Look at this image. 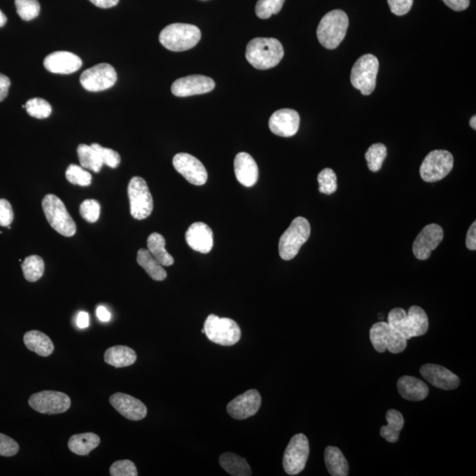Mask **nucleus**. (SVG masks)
Instances as JSON below:
<instances>
[{
	"label": "nucleus",
	"mask_w": 476,
	"mask_h": 476,
	"mask_svg": "<svg viewBox=\"0 0 476 476\" xmlns=\"http://www.w3.org/2000/svg\"><path fill=\"white\" fill-rule=\"evenodd\" d=\"M32 410L41 414H57L66 412L71 407V399L67 394L55 391H43L32 394L29 400Z\"/></svg>",
	"instance_id": "obj_13"
},
{
	"label": "nucleus",
	"mask_w": 476,
	"mask_h": 476,
	"mask_svg": "<svg viewBox=\"0 0 476 476\" xmlns=\"http://www.w3.org/2000/svg\"><path fill=\"white\" fill-rule=\"evenodd\" d=\"M203 331L210 342L220 346H233L241 338V329L236 321L214 314L206 318Z\"/></svg>",
	"instance_id": "obj_7"
},
{
	"label": "nucleus",
	"mask_w": 476,
	"mask_h": 476,
	"mask_svg": "<svg viewBox=\"0 0 476 476\" xmlns=\"http://www.w3.org/2000/svg\"><path fill=\"white\" fill-rule=\"evenodd\" d=\"M80 214L88 223H97L101 214L100 203L95 200H84L80 206Z\"/></svg>",
	"instance_id": "obj_42"
},
{
	"label": "nucleus",
	"mask_w": 476,
	"mask_h": 476,
	"mask_svg": "<svg viewBox=\"0 0 476 476\" xmlns=\"http://www.w3.org/2000/svg\"><path fill=\"white\" fill-rule=\"evenodd\" d=\"M300 125V115L291 108L275 111L270 119V128L274 134L281 137H292L297 134Z\"/></svg>",
	"instance_id": "obj_19"
},
{
	"label": "nucleus",
	"mask_w": 476,
	"mask_h": 476,
	"mask_svg": "<svg viewBox=\"0 0 476 476\" xmlns=\"http://www.w3.org/2000/svg\"><path fill=\"white\" fill-rule=\"evenodd\" d=\"M325 463L332 476L349 475V467L342 451L338 447H328L325 450Z\"/></svg>",
	"instance_id": "obj_28"
},
{
	"label": "nucleus",
	"mask_w": 476,
	"mask_h": 476,
	"mask_svg": "<svg viewBox=\"0 0 476 476\" xmlns=\"http://www.w3.org/2000/svg\"><path fill=\"white\" fill-rule=\"evenodd\" d=\"M6 22H8V18H6L5 13L0 10V28L5 26Z\"/></svg>",
	"instance_id": "obj_54"
},
{
	"label": "nucleus",
	"mask_w": 476,
	"mask_h": 476,
	"mask_svg": "<svg viewBox=\"0 0 476 476\" xmlns=\"http://www.w3.org/2000/svg\"><path fill=\"white\" fill-rule=\"evenodd\" d=\"M10 86H11V80L9 78L0 74V102L5 100L8 97Z\"/></svg>",
	"instance_id": "obj_50"
},
{
	"label": "nucleus",
	"mask_w": 476,
	"mask_h": 476,
	"mask_svg": "<svg viewBox=\"0 0 476 476\" xmlns=\"http://www.w3.org/2000/svg\"><path fill=\"white\" fill-rule=\"evenodd\" d=\"M246 56L248 62L256 69L267 70L281 62L284 49L277 39L257 37L248 43Z\"/></svg>",
	"instance_id": "obj_2"
},
{
	"label": "nucleus",
	"mask_w": 476,
	"mask_h": 476,
	"mask_svg": "<svg viewBox=\"0 0 476 476\" xmlns=\"http://www.w3.org/2000/svg\"><path fill=\"white\" fill-rule=\"evenodd\" d=\"M137 262L143 270L153 280L156 281H164L167 278V272L163 266L155 260L152 254L147 249L139 250L137 254Z\"/></svg>",
	"instance_id": "obj_32"
},
{
	"label": "nucleus",
	"mask_w": 476,
	"mask_h": 476,
	"mask_svg": "<svg viewBox=\"0 0 476 476\" xmlns=\"http://www.w3.org/2000/svg\"><path fill=\"white\" fill-rule=\"evenodd\" d=\"M13 220V211L8 200L0 199V226L8 227Z\"/></svg>",
	"instance_id": "obj_47"
},
{
	"label": "nucleus",
	"mask_w": 476,
	"mask_h": 476,
	"mask_svg": "<svg viewBox=\"0 0 476 476\" xmlns=\"http://www.w3.org/2000/svg\"><path fill=\"white\" fill-rule=\"evenodd\" d=\"M420 373L425 380L437 388L454 390L460 386L458 377L443 366L428 363L421 366Z\"/></svg>",
	"instance_id": "obj_21"
},
{
	"label": "nucleus",
	"mask_w": 476,
	"mask_h": 476,
	"mask_svg": "<svg viewBox=\"0 0 476 476\" xmlns=\"http://www.w3.org/2000/svg\"><path fill=\"white\" fill-rule=\"evenodd\" d=\"M391 12L398 16L407 15L412 8L414 0H387Z\"/></svg>",
	"instance_id": "obj_46"
},
{
	"label": "nucleus",
	"mask_w": 476,
	"mask_h": 476,
	"mask_svg": "<svg viewBox=\"0 0 476 476\" xmlns=\"http://www.w3.org/2000/svg\"><path fill=\"white\" fill-rule=\"evenodd\" d=\"M186 243L192 250L200 253H209L214 246V234L209 225L204 223H195L186 234Z\"/></svg>",
	"instance_id": "obj_23"
},
{
	"label": "nucleus",
	"mask_w": 476,
	"mask_h": 476,
	"mask_svg": "<svg viewBox=\"0 0 476 476\" xmlns=\"http://www.w3.org/2000/svg\"><path fill=\"white\" fill-rule=\"evenodd\" d=\"M470 127L475 130L476 129V117L474 115V117H472L470 119Z\"/></svg>",
	"instance_id": "obj_55"
},
{
	"label": "nucleus",
	"mask_w": 476,
	"mask_h": 476,
	"mask_svg": "<svg viewBox=\"0 0 476 476\" xmlns=\"http://www.w3.org/2000/svg\"><path fill=\"white\" fill-rule=\"evenodd\" d=\"M17 13L23 20H31L40 13V4L37 0H15Z\"/></svg>",
	"instance_id": "obj_40"
},
{
	"label": "nucleus",
	"mask_w": 476,
	"mask_h": 476,
	"mask_svg": "<svg viewBox=\"0 0 476 476\" xmlns=\"http://www.w3.org/2000/svg\"><path fill=\"white\" fill-rule=\"evenodd\" d=\"M46 69L52 74H70L76 73L83 66V60L69 52H55L48 55L43 61Z\"/></svg>",
	"instance_id": "obj_22"
},
{
	"label": "nucleus",
	"mask_w": 476,
	"mask_h": 476,
	"mask_svg": "<svg viewBox=\"0 0 476 476\" xmlns=\"http://www.w3.org/2000/svg\"><path fill=\"white\" fill-rule=\"evenodd\" d=\"M165 238L159 233H153L148 238V250L163 267L174 264V258L165 249Z\"/></svg>",
	"instance_id": "obj_33"
},
{
	"label": "nucleus",
	"mask_w": 476,
	"mask_h": 476,
	"mask_svg": "<svg viewBox=\"0 0 476 476\" xmlns=\"http://www.w3.org/2000/svg\"><path fill=\"white\" fill-rule=\"evenodd\" d=\"M25 108L29 115L39 119L49 118L52 111L50 104L42 98H32L29 100L25 104Z\"/></svg>",
	"instance_id": "obj_37"
},
{
	"label": "nucleus",
	"mask_w": 476,
	"mask_h": 476,
	"mask_svg": "<svg viewBox=\"0 0 476 476\" xmlns=\"http://www.w3.org/2000/svg\"><path fill=\"white\" fill-rule=\"evenodd\" d=\"M379 62L376 56L366 54L356 60L351 70L350 80L353 87L361 91L363 95L372 93L376 88Z\"/></svg>",
	"instance_id": "obj_8"
},
{
	"label": "nucleus",
	"mask_w": 476,
	"mask_h": 476,
	"mask_svg": "<svg viewBox=\"0 0 476 476\" xmlns=\"http://www.w3.org/2000/svg\"><path fill=\"white\" fill-rule=\"evenodd\" d=\"M370 340L374 349L379 353L388 350L390 353L399 354L407 348V340L386 322H377L372 326Z\"/></svg>",
	"instance_id": "obj_9"
},
{
	"label": "nucleus",
	"mask_w": 476,
	"mask_h": 476,
	"mask_svg": "<svg viewBox=\"0 0 476 476\" xmlns=\"http://www.w3.org/2000/svg\"><path fill=\"white\" fill-rule=\"evenodd\" d=\"M111 476H137L138 470L134 462L129 460L114 462L110 468Z\"/></svg>",
	"instance_id": "obj_43"
},
{
	"label": "nucleus",
	"mask_w": 476,
	"mask_h": 476,
	"mask_svg": "<svg viewBox=\"0 0 476 476\" xmlns=\"http://www.w3.org/2000/svg\"><path fill=\"white\" fill-rule=\"evenodd\" d=\"M97 316L102 322H108L111 321V312L108 311L104 306H98L97 309Z\"/></svg>",
	"instance_id": "obj_53"
},
{
	"label": "nucleus",
	"mask_w": 476,
	"mask_h": 476,
	"mask_svg": "<svg viewBox=\"0 0 476 476\" xmlns=\"http://www.w3.org/2000/svg\"><path fill=\"white\" fill-rule=\"evenodd\" d=\"M137 355L134 349L127 346H111L104 353V362L115 368H124L134 365Z\"/></svg>",
	"instance_id": "obj_27"
},
{
	"label": "nucleus",
	"mask_w": 476,
	"mask_h": 476,
	"mask_svg": "<svg viewBox=\"0 0 476 476\" xmlns=\"http://www.w3.org/2000/svg\"><path fill=\"white\" fill-rule=\"evenodd\" d=\"M111 406L121 416L131 421H141L148 414V409L142 401L128 394L117 393L110 397Z\"/></svg>",
	"instance_id": "obj_20"
},
{
	"label": "nucleus",
	"mask_w": 476,
	"mask_h": 476,
	"mask_svg": "<svg viewBox=\"0 0 476 476\" xmlns=\"http://www.w3.org/2000/svg\"><path fill=\"white\" fill-rule=\"evenodd\" d=\"M91 146L95 150L99 153L104 164H106L112 169L118 168V165L120 164V155H119L118 152L114 151L113 149L102 147L97 143H94Z\"/></svg>",
	"instance_id": "obj_44"
},
{
	"label": "nucleus",
	"mask_w": 476,
	"mask_h": 476,
	"mask_svg": "<svg viewBox=\"0 0 476 476\" xmlns=\"http://www.w3.org/2000/svg\"><path fill=\"white\" fill-rule=\"evenodd\" d=\"M318 190L321 193L331 195L337 190V176L332 169H324L318 176Z\"/></svg>",
	"instance_id": "obj_38"
},
{
	"label": "nucleus",
	"mask_w": 476,
	"mask_h": 476,
	"mask_svg": "<svg viewBox=\"0 0 476 476\" xmlns=\"http://www.w3.org/2000/svg\"><path fill=\"white\" fill-rule=\"evenodd\" d=\"M309 455L308 438L304 434L291 438L284 455V470L290 475H297L304 470Z\"/></svg>",
	"instance_id": "obj_12"
},
{
	"label": "nucleus",
	"mask_w": 476,
	"mask_h": 476,
	"mask_svg": "<svg viewBox=\"0 0 476 476\" xmlns=\"http://www.w3.org/2000/svg\"><path fill=\"white\" fill-rule=\"evenodd\" d=\"M94 6L100 8H111L117 6L119 0H90Z\"/></svg>",
	"instance_id": "obj_52"
},
{
	"label": "nucleus",
	"mask_w": 476,
	"mask_h": 476,
	"mask_svg": "<svg viewBox=\"0 0 476 476\" xmlns=\"http://www.w3.org/2000/svg\"><path fill=\"white\" fill-rule=\"evenodd\" d=\"M42 206L48 223L57 233L67 237L76 234V224L59 197L46 195L43 200Z\"/></svg>",
	"instance_id": "obj_6"
},
{
	"label": "nucleus",
	"mask_w": 476,
	"mask_h": 476,
	"mask_svg": "<svg viewBox=\"0 0 476 476\" xmlns=\"http://www.w3.org/2000/svg\"><path fill=\"white\" fill-rule=\"evenodd\" d=\"M387 156V148L382 143L370 146L365 154L370 171L377 172L382 168L383 162Z\"/></svg>",
	"instance_id": "obj_36"
},
{
	"label": "nucleus",
	"mask_w": 476,
	"mask_h": 476,
	"mask_svg": "<svg viewBox=\"0 0 476 476\" xmlns=\"http://www.w3.org/2000/svg\"><path fill=\"white\" fill-rule=\"evenodd\" d=\"M216 83L209 77L190 76L180 78L172 84V94L178 97L209 93L214 90Z\"/></svg>",
	"instance_id": "obj_18"
},
{
	"label": "nucleus",
	"mask_w": 476,
	"mask_h": 476,
	"mask_svg": "<svg viewBox=\"0 0 476 476\" xmlns=\"http://www.w3.org/2000/svg\"><path fill=\"white\" fill-rule=\"evenodd\" d=\"M66 178L68 182L73 185L88 186L91 185L92 176L90 172L85 171L83 167L76 164L68 166L66 172Z\"/></svg>",
	"instance_id": "obj_39"
},
{
	"label": "nucleus",
	"mask_w": 476,
	"mask_h": 476,
	"mask_svg": "<svg viewBox=\"0 0 476 476\" xmlns=\"http://www.w3.org/2000/svg\"><path fill=\"white\" fill-rule=\"evenodd\" d=\"M100 437L94 433L74 435L68 441V448L74 454L80 455V456H86L100 444Z\"/></svg>",
	"instance_id": "obj_29"
},
{
	"label": "nucleus",
	"mask_w": 476,
	"mask_h": 476,
	"mask_svg": "<svg viewBox=\"0 0 476 476\" xmlns=\"http://www.w3.org/2000/svg\"><path fill=\"white\" fill-rule=\"evenodd\" d=\"M443 1L448 8L457 12L464 11L470 4V0H443Z\"/></svg>",
	"instance_id": "obj_48"
},
{
	"label": "nucleus",
	"mask_w": 476,
	"mask_h": 476,
	"mask_svg": "<svg viewBox=\"0 0 476 476\" xmlns=\"http://www.w3.org/2000/svg\"><path fill=\"white\" fill-rule=\"evenodd\" d=\"M465 246L468 250H476V223H472L468 231L467 238H465Z\"/></svg>",
	"instance_id": "obj_49"
},
{
	"label": "nucleus",
	"mask_w": 476,
	"mask_h": 476,
	"mask_svg": "<svg viewBox=\"0 0 476 476\" xmlns=\"http://www.w3.org/2000/svg\"><path fill=\"white\" fill-rule=\"evenodd\" d=\"M387 425L380 428L381 437L389 443H396L399 440L400 431L404 427V418L400 411L390 410L386 413Z\"/></svg>",
	"instance_id": "obj_30"
},
{
	"label": "nucleus",
	"mask_w": 476,
	"mask_h": 476,
	"mask_svg": "<svg viewBox=\"0 0 476 476\" xmlns=\"http://www.w3.org/2000/svg\"><path fill=\"white\" fill-rule=\"evenodd\" d=\"M284 2L285 0H258L255 11L258 18L268 19L281 11Z\"/></svg>",
	"instance_id": "obj_41"
},
{
	"label": "nucleus",
	"mask_w": 476,
	"mask_h": 476,
	"mask_svg": "<svg viewBox=\"0 0 476 476\" xmlns=\"http://www.w3.org/2000/svg\"><path fill=\"white\" fill-rule=\"evenodd\" d=\"M349 23V17L342 10H332L326 13L317 29L319 43L326 49H336L345 38Z\"/></svg>",
	"instance_id": "obj_4"
},
{
	"label": "nucleus",
	"mask_w": 476,
	"mask_h": 476,
	"mask_svg": "<svg viewBox=\"0 0 476 476\" xmlns=\"http://www.w3.org/2000/svg\"><path fill=\"white\" fill-rule=\"evenodd\" d=\"M173 166L187 181L195 186L205 185L207 172L199 159L186 153H179L173 158Z\"/></svg>",
	"instance_id": "obj_15"
},
{
	"label": "nucleus",
	"mask_w": 476,
	"mask_h": 476,
	"mask_svg": "<svg viewBox=\"0 0 476 476\" xmlns=\"http://www.w3.org/2000/svg\"><path fill=\"white\" fill-rule=\"evenodd\" d=\"M78 158L81 167L83 169H90L95 173L100 172L103 168L104 162L99 153L92 147L86 144H80L77 148Z\"/></svg>",
	"instance_id": "obj_34"
},
{
	"label": "nucleus",
	"mask_w": 476,
	"mask_h": 476,
	"mask_svg": "<svg viewBox=\"0 0 476 476\" xmlns=\"http://www.w3.org/2000/svg\"><path fill=\"white\" fill-rule=\"evenodd\" d=\"M261 406V396L251 389L231 400L227 406V414L234 419L244 420L258 413Z\"/></svg>",
	"instance_id": "obj_17"
},
{
	"label": "nucleus",
	"mask_w": 476,
	"mask_h": 476,
	"mask_svg": "<svg viewBox=\"0 0 476 476\" xmlns=\"http://www.w3.org/2000/svg\"><path fill=\"white\" fill-rule=\"evenodd\" d=\"M127 192L132 216L136 220L147 219L154 209L147 182L139 176H134L129 182Z\"/></svg>",
	"instance_id": "obj_10"
},
{
	"label": "nucleus",
	"mask_w": 476,
	"mask_h": 476,
	"mask_svg": "<svg viewBox=\"0 0 476 476\" xmlns=\"http://www.w3.org/2000/svg\"><path fill=\"white\" fill-rule=\"evenodd\" d=\"M19 444L12 438L0 433V456H15L19 451Z\"/></svg>",
	"instance_id": "obj_45"
},
{
	"label": "nucleus",
	"mask_w": 476,
	"mask_h": 476,
	"mask_svg": "<svg viewBox=\"0 0 476 476\" xmlns=\"http://www.w3.org/2000/svg\"><path fill=\"white\" fill-rule=\"evenodd\" d=\"M234 171L237 181L246 187L256 185L258 179V168L253 156L246 152L239 153L234 158Z\"/></svg>",
	"instance_id": "obj_24"
},
{
	"label": "nucleus",
	"mask_w": 476,
	"mask_h": 476,
	"mask_svg": "<svg viewBox=\"0 0 476 476\" xmlns=\"http://www.w3.org/2000/svg\"><path fill=\"white\" fill-rule=\"evenodd\" d=\"M444 238V230L436 223L428 224L414 239L413 253L419 260H426L433 251L440 246Z\"/></svg>",
	"instance_id": "obj_16"
},
{
	"label": "nucleus",
	"mask_w": 476,
	"mask_h": 476,
	"mask_svg": "<svg viewBox=\"0 0 476 476\" xmlns=\"http://www.w3.org/2000/svg\"><path fill=\"white\" fill-rule=\"evenodd\" d=\"M219 463L220 467L231 475H251V469L246 458H241L232 452H225L220 455Z\"/></svg>",
	"instance_id": "obj_31"
},
{
	"label": "nucleus",
	"mask_w": 476,
	"mask_h": 476,
	"mask_svg": "<svg viewBox=\"0 0 476 476\" xmlns=\"http://www.w3.org/2000/svg\"><path fill=\"white\" fill-rule=\"evenodd\" d=\"M454 168V156L447 150H434L428 153L421 163L420 175L427 183L440 181L445 178Z\"/></svg>",
	"instance_id": "obj_11"
},
{
	"label": "nucleus",
	"mask_w": 476,
	"mask_h": 476,
	"mask_svg": "<svg viewBox=\"0 0 476 476\" xmlns=\"http://www.w3.org/2000/svg\"><path fill=\"white\" fill-rule=\"evenodd\" d=\"M388 324L407 340L419 337L428 332V318L426 312L419 306L410 307L409 312L401 308H394L389 312Z\"/></svg>",
	"instance_id": "obj_1"
},
{
	"label": "nucleus",
	"mask_w": 476,
	"mask_h": 476,
	"mask_svg": "<svg viewBox=\"0 0 476 476\" xmlns=\"http://www.w3.org/2000/svg\"><path fill=\"white\" fill-rule=\"evenodd\" d=\"M24 344L37 355L46 357L52 355L54 351V344L49 336L37 330H32L26 332L23 337Z\"/></svg>",
	"instance_id": "obj_26"
},
{
	"label": "nucleus",
	"mask_w": 476,
	"mask_h": 476,
	"mask_svg": "<svg viewBox=\"0 0 476 476\" xmlns=\"http://www.w3.org/2000/svg\"><path fill=\"white\" fill-rule=\"evenodd\" d=\"M202 38L198 27L186 23H173L160 34V43L172 52H185L195 47Z\"/></svg>",
	"instance_id": "obj_3"
},
{
	"label": "nucleus",
	"mask_w": 476,
	"mask_h": 476,
	"mask_svg": "<svg viewBox=\"0 0 476 476\" xmlns=\"http://www.w3.org/2000/svg\"><path fill=\"white\" fill-rule=\"evenodd\" d=\"M22 268L24 277L29 282H36L44 274V261L38 255H32L22 262Z\"/></svg>",
	"instance_id": "obj_35"
},
{
	"label": "nucleus",
	"mask_w": 476,
	"mask_h": 476,
	"mask_svg": "<svg viewBox=\"0 0 476 476\" xmlns=\"http://www.w3.org/2000/svg\"><path fill=\"white\" fill-rule=\"evenodd\" d=\"M397 387L400 396L407 400H424L428 394V387L426 384L414 377H401L398 380Z\"/></svg>",
	"instance_id": "obj_25"
},
{
	"label": "nucleus",
	"mask_w": 476,
	"mask_h": 476,
	"mask_svg": "<svg viewBox=\"0 0 476 476\" xmlns=\"http://www.w3.org/2000/svg\"><path fill=\"white\" fill-rule=\"evenodd\" d=\"M311 236V225L304 217H297L280 238L279 254L282 260H291Z\"/></svg>",
	"instance_id": "obj_5"
},
{
	"label": "nucleus",
	"mask_w": 476,
	"mask_h": 476,
	"mask_svg": "<svg viewBox=\"0 0 476 476\" xmlns=\"http://www.w3.org/2000/svg\"><path fill=\"white\" fill-rule=\"evenodd\" d=\"M117 71L108 64H99L84 71L80 76V84L85 90L100 92L113 87L117 83Z\"/></svg>",
	"instance_id": "obj_14"
},
{
	"label": "nucleus",
	"mask_w": 476,
	"mask_h": 476,
	"mask_svg": "<svg viewBox=\"0 0 476 476\" xmlns=\"http://www.w3.org/2000/svg\"><path fill=\"white\" fill-rule=\"evenodd\" d=\"M76 324L78 328L85 329L90 326V314L88 312H80L77 316Z\"/></svg>",
	"instance_id": "obj_51"
}]
</instances>
